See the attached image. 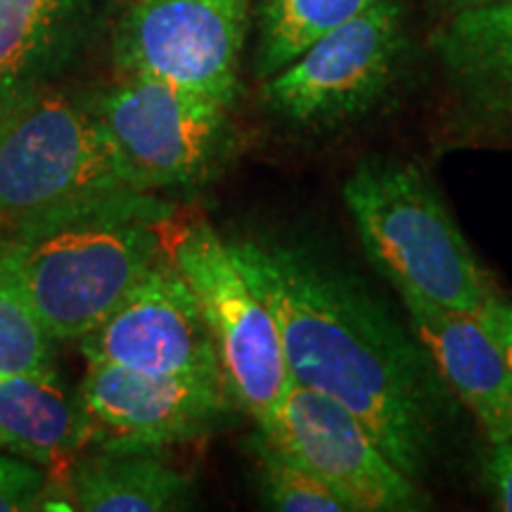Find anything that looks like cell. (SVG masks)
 Returning <instances> with one entry per match:
<instances>
[{"mask_svg":"<svg viewBox=\"0 0 512 512\" xmlns=\"http://www.w3.org/2000/svg\"><path fill=\"white\" fill-rule=\"evenodd\" d=\"M278 325L292 382L344 403L420 484L453 418L451 389L387 306L309 249L268 235L228 240Z\"/></svg>","mask_w":512,"mask_h":512,"instance_id":"1","label":"cell"},{"mask_svg":"<svg viewBox=\"0 0 512 512\" xmlns=\"http://www.w3.org/2000/svg\"><path fill=\"white\" fill-rule=\"evenodd\" d=\"M174 209L152 192L117 190L0 235L53 339H81L162 256L155 223Z\"/></svg>","mask_w":512,"mask_h":512,"instance_id":"2","label":"cell"},{"mask_svg":"<svg viewBox=\"0 0 512 512\" xmlns=\"http://www.w3.org/2000/svg\"><path fill=\"white\" fill-rule=\"evenodd\" d=\"M342 197L370 261L394 290L463 313H477L496 292L420 166L366 159L347 178Z\"/></svg>","mask_w":512,"mask_h":512,"instance_id":"3","label":"cell"},{"mask_svg":"<svg viewBox=\"0 0 512 512\" xmlns=\"http://www.w3.org/2000/svg\"><path fill=\"white\" fill-rule=\"evenodd\" d=\"M126 188L91 105L48 86L0 114V235Z\"/></svg>","mask_w":512,"mask_h":512,"instance_id":"4","label":"cell"},{"mask_svg":"<svg viewBox=\"0 0 512 512\" xmlns=\"http://www.w3.org/2000/svg\"><path fill=\"white\" fill-rule=\"evenodd\" d=\"M159 247L195 294L238 406L264 425L292 387L278 325L235 264L228 240L202 214L171 209L155 223Z\"/></svg>","mask_w":512,"mask_h":512,"instance_id":"5","label":"cell"},{"mask_svg":"<svg viewBox=\"0 0 512 512\" xmlns=\"http://www.w3.org/2000/svg\"><path fill=\"white\" fill-rule=\"evenodd\" d=\"M91 107L128 181L145 192L207 183L233 145L228 107L174 83L124 76Z\"/></svg>","mask_w":512,"mask_h":512,"instance_id":"6","label":"cell"},{"mask_svg":"<svg viewBox=\"0 0 512 512\" xmlns=\"http://www.w3.org/2000/svg\"><path fill=\"white\" fill-rule=\"evenodd\" d=\"M403 50L406 12L401 0H377L264 79L261 100L297 126L344 124L366 114L389 91Z\"/></svg>","mask_w":512,"mask_h":512,"instance_id":"7","label":"cell"},{"mask_svg":"<svg viewBox=\"0 0 512 512\" xmlns=\"http://www.w3.org/2000/svg\"><path fill=\"white\" fill-rule=\"evenodd\" d=\"M249 0H133L114 31L121 76H147L230 107L240 93Z\"/></svg>","mask_w":512,"mask_h":512,"instance_id":"8","label":"cell"},{"mask_svg":"<svg viewBox=\"0 0 512 512\" xmlns=\"http://www.w3.org/2000/svg\"><path fill=\"white\" fill-rule=\"evenodd\" d=\"M256 427L347 496L356 512H415L430 503L363 420L328 394L292 382L271 418Z\"/></svg>","mask_w":512,"mask_h":512,"instance_id":"9","label":"cell"},{"mask_svg":"<svg viewBox=\"0 0 512 512\" xmlns=\"http://www.w3.org/2000/svg\"><path fill=\"white\" fill-rule=\"evenodd\" d=\"M79 344L86 363L226 382L200 304L164 254Z\"/></svg>","mask_w":512,"mask_h":512,"instance_id":"10","label":"cell"},{"mask_svg":"<svg viewBox=\"0 0 512 512\" xmlns=\"http://www.w3.org/2000/svg\"><path fill=\"white\" fill-rule=\"evenodd\" d=\"M88 448H166L209 437L240 408L226 382L86 363Z\"/></svg>","mask_w":512,"mask_h":512,"instance_id":"11","label":"cell"},{"mask_svg":"<svg viewBox=\"0 0 512 512\" xmlns=\"http://www.w3.org/2000/svg\"><path fill=\"white\" fill-rule=\"evenodd\" d=\"M396 292L451 394L475 415L491 444L510 439L512 373L496 337L475 313L444 309L401 287Z\"/></svg>","mask_w":512,"mask_h":512,"instance_id":"12","label":"cell"},{"mask_svg":"<svg viewBox=\"0 0 512 512\" xmlns=\"http://www.w3.org/2000/svg\"><path fill=\"white\" fill-rule=\"evenodd\" d=\"M98 0H0V114L53 86L93 27Z\"/></svg>","mask_w":512,"mask_h":512,"instance_id":"13","label":"cell"},{"mask_svg":"<svg viewBox=\"0 0 512 512\" xmlns=\"http://www.w3.org/2000/svg\"><path fill=\"white\" fill-rule=\"evenodd\" d=\"M432 48L460 105L486 124L512 128V0L456 10Z\"/></svg>","mask_w":512,"mask_h":512,"instance_id":"14","label":"cell"},{"mask_svg":"<svg viewBox=\"0 0 512 512\" xmlns=\"http://www.w3.org/2000/svg\"><path fill=\"white\" fill-rule=\"evenodd\" d=\"M0 448L34 460L55 475L88 448V425L79 394L55 370L0 375Z\"/></svg>","mask_w":512,"mask_h":512,"instance_id":"15","label":"cell"},{"mask_svg":"<svg viewBox=\"0 0 512 512\" xmlns=\"http://www.w3.org/2000/svg\"><path fill=\"white\" fill-rule=\"evenodd\" d=\"M72 508L86 512H164L190 505L192 479L164 448H93L67 472Z\"/></svg>","mask_w":512,"mask_h":512,"instance_id":"16","label":"cell"},{"mask_svg":"<svg viewBox=\"0 0 512 512\" xmlns=\"http://www.w3.org/2000/svg\"><path fill=\"white\" fill-rule=\"evenodd\" d=\"M377 0H259L256 3V74L268 79L299 57L316 38L361 15Z\"/></svg>","mask_w":512,"mask_h":512,"instance_id":"17","label":"cell"},{"mask_svg":"<svg viewBox=\"0 0 512 512\" xmlns=\"http://www.w3.org/2000/svg\"><path fill=\"white\" fill-rule=\"evenodd\" d=\"M48 370H55L53 337L0 242V375Z\"/></svg>","mask_w":512,"mask_h":512,"instance_id":"18","label":"cell"},{"mask_svg":"<svg viewBox=\"0 0 512 512\" xmlns=\"http://www.w3.org/2000/svg\"><path fill=\"white\" fill-rule=\"evenodd\" d=\"M252 446L268 508L283 512H356L347 496L273 444L261 430H256Z\"/></svg>","mask_w":512,"mask_h":512,"instance_id":"19","label":"cell"},{"mask_svg":"<svg viewBox=\"0 0 512 512\" xmlns=\"http://www.w3.org/2000/svg\"><path fill=\"white\" fill-rule=\"evenodd\" d=\"M50 472L34 460L0 453V512H27L43 508L50 494Z\"/></svg>","mask_w":512,"mask_h":512,"instance_id":"20","label":"cell"},{"mask_svg":"<svg viewBox=\"0 0 512 512\" xmlns=\"http://www.w3.org/2000/svg\"><path fill=\"white\" fill-rule=\"evenodd\" d=\"M491 456L486 460V484L496 498V508L512 512V437L491 444Z\"/></svg>","mask_w":512,"mask_h":512,"instance_id":"21","label":"cell"},{"mask_svg":"<svg viewBox=\"0 0 512 512\" xmlns=\"http://www.w3.org/2000/svg\"><path fill=\"white\" fill-rule=\"evenodd\" d=\"M475 316L486 325V330L496 337V342L501 344L505 361L512 373V302L494 292L489 299L482 304Z\"/></svg>","mask_w":512,"mask_h":512,"instance_id":"22","label":"cell"},{"mask_svg":"<svg viewBox=\"0 0 512 512\" xmlns=\"http://www.w3.org/2000/svg\"><path fill=\"white\" fill-rule=\"evenodd\" d=\"M439 3L456 12V10H465V8H475V5L491 3V0H439Z\"/></svg>","mask_w":512,"mask_h":512,"instance_id":"23","label":"cell"}]
</instances>
